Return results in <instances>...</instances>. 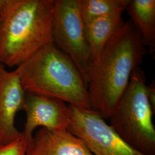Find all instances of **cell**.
Returning a JSON list of instances; mask_svg holds the SVG:
<instances>
[{"label": "cell", "mask_w": 155, "mask_h": 155, "mask_svg": "<svg viewBox=\"0 0 155 155\" xmlns=\"http://www.w3.org/2000/svg\"><path fill=\"white\" fill-rule=\"evenodd\" d=\"M26 155H93L82 140L68 130L41 127L28 144Z\"/></svg>", "instance_id": "9"}, {"label": "cell", "mask_w": 155, "mask_h": 155, "mask_svg": "<svg viewBox=\"0 0 155 155\" xmlns=\"http://www.w3.org/2000/svg\"><path fill=\"white\" fill-rule=\"evenodd\" d=\"M68 105V130L82 140L93 155H144L124 141L98 112Z\"/></svg>", "instance_id": "6"}, {"label": "cell", "mask_w": 155, "mask_h": 155, "mask_svg": "<svg viewBox=\"0 0 155 155\" xmlns=\"http://www.w3.org/2000/svg\"><path fill=\"white\" fill-rule=\"evenodd\" d=\"M147 91L148 97L150 100V104L153 111L155 113V82L152 80L149 86H147Z\"/></svg>", "instance_id": "14"}, {"label": "cell", "mask_w": 155, "mask_h": 155, "mask_svg": "<svg viewBox=\"0 0 155 155\" xmlns=\"http://www.w3.org/2000/svg\"><path fill=\"white\" fill-rule=\"evenodd\" d=\"M122 13L123 12H116L84 24L93 64L98 60L107 43L124 22Z\"/></svg>", "instance_id": "10"}, {"label": "cell", "mask_w": 155, "mask_h": 155, "mask_svg": "<svg viewBox=\"0 0 155 155\" xmlns=\"http://www.w3.org/2000/svg\"><path fill=\"white\" fill-rule=\"evenodd\" d=\"M126 10L150 54L155 51V0H129Z\"/></svg>", "instance_id": "11"}, {"label": "cell", "mask_w": 155, "mask_h": 155, "mask_svg": "<svg viewBox=\"0 0 155 155\" xmlns=\"http://www.w3.org/2000/svg\"><path fill=\"white\" fill-rule=\"evenodd\" d=\"M147 51L131 21L124 22L92 66L87 89L91 109L109 119Z\"/></svg>", "instance_id": "1"}, {"label": "cell", "mask_w": 155, "mask_h": 155, "mask_svg": "<svg viewBox=\"0 0 155 155\" xmlns=\"http://www.w3.org/2000/svg\"><path fill=\"white\" fill-rule=\"evenodd\" d=\"M55 0H0V64L18 67L54 44Z\"/></svg>", "instance_id": "2"}, {"label": "cell", "mask_w": 155, "mask_h": 155, "mask_svg": "<svg viewBox=\"0 0 155 155\" xmlns=\"http://www.w3.org/2000/svg\"><path fill=\"white\" fill-rule=\"evenodd\" d=\"M147 86L144 71L138 67L109 118L110 125L133 149L144 155H155L154 111Z\"/></svg>", "instance_id": "4"}, {"label": "cell", "mask_w": 155, "mask_h": 155, "mask_svg": "<svg viewBox=\"0 0 155 155\" xmlns=\"http://www.w3.org/2000/svg\"><path fill=\"white\" fill-rule=\"evenodd\" d=\"M129 0H79L84 24L95 19L118 12L125 11Z\"/></svg>", "instance_id": "12"}, {"label": "cell", "mask_w": 155, "mask_h": 155, "mask_svg": "<svg viewBox=\"0 0 155 155\" xmlns=\"http://www.w3.org/2000/svg\"><path fill=\"white\" fill-rule=\"evenodd\" d=\"M28 144L23 139L0 145V155H26Z\"/></svg>", "instance_id": "13"}, {"label": "cell", "mask_w": 155, "mask_h": 155, "mask_svg": "<svg viewBox=\"0 0 155 155\" xmlns=\"http://www.w3.org/2000/svg\"><path fill=\"white\" fill-rule=\"evenodd\" d=\"M16 69L25 92L92 109L87 86L81 74L69 56L54 43L40 50Z\"/></svg>", "instance_id": "3"}, {"label": "cell", "mask_w": 155, "mask_h": 155, "mask_svg": "<svg viewBox=\"0 0 155 155\" xmlns=\"http://www.w3.org/2000/svg\"><path fill=\"white\" fill-rule=\"evenodd\" d=\"M22 110L26 113V121L21 133L28 145L36 127L68 130L71 124L69 105L59 99L26 92Z\"/></svg>", "instance_id": "7"}, {"label": "cell", "mask_w": 155, "mask_h": 155, "mask_svg": "<svg viewBox=\"0 0 155 155\" xmlns=\"http://www.w3.org/2000/svg\"><path fill=\"white\" fill-rule=\"evenodd\" d=\"M25 91L16 69L8 71L0 66V145L22 139L15 126L17 113L22 110Z\"/></svg>", "instance_id": "8"}, {"label": "cell", "mask_w": 155, "mask_h": 155, "mask_svg": "<svg viewBox=\"0 0 155 155\" xmlns=\"http://www.w3.org/2000/svg\"><path fill=\"white\" fill-rule=\"evenodd\" d=\"M54 43L72 60L87 86L93 61L79 0H55Z\"/></svg>", "instance_id": "5"}]
</instances>
